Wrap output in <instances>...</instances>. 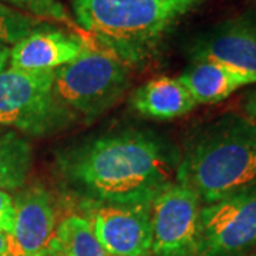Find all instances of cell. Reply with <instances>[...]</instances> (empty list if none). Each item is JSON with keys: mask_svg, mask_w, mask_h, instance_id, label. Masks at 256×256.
Segmentation results:
<instances>
[{"mask_svg": "<svg viewBox=\"0 0 256 256\" xmlns=\"http://www.w3.org/2000/svg\"><path fill=\"white\" fill-rule=\"evenodd\" d=\"M181 151L152 130L122 128L57 152L56 172L82 201L151 205L176 182Z\"/></svg>", "mask_w": 256, "mask_h": 256, "instance_id": "1", "label": "cell"}, {"mask_svg": "<svg viewBox=\"0 0 256 256\" xmlns=\"http://www.w3.org/2000/svg\"><path fill=\"white\" fill-rule=\"evenodd\" d=\"M205 0H72L74 22L101 50L136 67L152 60L181 20Z\"/></svg>", "mask_w": 256, "mask_h": 256, "instance_id": "2", "label": "cell"}, {"mask_svg": "<svg viewBox=\"0 0 256 256\" xmlns=\"http://www.w3.org/2000/svg\"><path fill=\"white\" fill-rule=\"evenodd\" d=\"M176 182L202 205L256 184V120L225 114L198 130L181 152Z\"/></svg>", "mask_w": 256, "mask_h": 256, "instance_id": "3", "label": "cell"}, {"mask_svg": "<svg viewBox=\"0 0 256 256\" xmlns=\"http://www.w3.org/2000/svg\"><path fill=\"white\" fill-rule=\"evenodd\" d=\"M77 117L54 92V72L4 68L0 73V126L32 137L72 127Z\"/></svg>", "mask_w": 256, "mask_h": 256, "instance_id": "4", "label": "cell"}, {"mask_svg": "<svg viewBox=\"0 0 256 256\" xmlns=\"http://www.w3.org/2000/svg\"><path fill=\"white\" fill-rule=\"evenodd\" d=\"M130 87V67L98 47H88L54 70V92L76 117L96 118L110 110Z\"/></svg>", "mask_w": 256, "mask_h": 256, "instance_id": "5", "label": "cell"}, {"mask_svg": "<svg viewBox=\"0 0 256 256\" xmlns=\"http://www.w3.org/2000/svg\"><path fill=\"white\" fill-rule=\"evenodd\" d=\"M256 250V184L202 205L198 256H240Z\"/></svg>", "mask_w": 256, "mask_h": 256, "instance_id": "6", "label": "cell"}, {"mask_svg": "<svg viewBox=\"0 0 256 256\" xmlns=\"http://www.w3.org/2000/svg\"><path fill=\"white\" fill-rule=\"evenodd\" d=\"M202 202L188 186L175 182L151 204L152 256H198Z\"/></svg>", "mask_w": 256, "mask_h": 256, "instance_id": "7", "label": "cell"}, {"mask_svg": "<svg viewBox=\"0 0 256 256\" xmlns=\"http://www.w3.org/2000/svg\"><path fill=\"white\" fill-rule=\"evenodd\" d=\"M80 208L110 256L151 255V205L80 201Z\"/></svg>", "mask_w": 256, "mask_h": 256, "instance_id": "8", "label": "cell"}, {"mask_svg": "<svg viewBox=\"0 0 256 256\" xmlns=\"http://www.w3.org/2000/svg\"><path fill=\"white\" fill-rule=\"evenodd\" d=\"M14 202V224L8 235L9 256H46L54 234L56 202L42 184L18 190Z\"/></svg>", "mask_w": 256, "mask_h": 256, "instance_id": "9", "label": "cell"}, {"mask_svg": "<svg viewBox=\"0 0 256 256\" xmlns=\"http://www.w3.org/2000/svg\"><path fill=\"white\" fill-rule=\"evenodd\" d=\"M192 63L225 64L256 77V20L240 16L196 36L188 47Z\"/></svg>", "mask_w": 256, "mask_h": 256, "instance_id": "10", "label": "cell"}, {"mask_svg": "<svg viewBox=\"0 0 256 256\" xmlns=\"http://www.w3.org/2000/svg\"><path fill=\"white\" fill-rule=\"evenodd\" d=\"M87 40L72 30L44 23L10 48V68L54 72L72 63L88 48Z\"/></svg>", "mask_w": 256, "mask_h": 256, "instance_id": "11", "label": "cell"}, {"mask_svg": "<svg viewBox=\"0 0 256 256\" xmlns=\"http://www.w3.org/2000/svg\"><path fill=\"white\" fill-rule=\"evenodd\" d=\"M130 106L144 118L170 121L191 112L196 102L178 77L161 76L134 90Z\"/></svg>", "mask_w": 256, "mask_h": 256, "instance_id": "12", "label": "cell"}, {"mask_svg": "<svg viewBox=\"0 0 256 256\" xmlns=\"http://www.w3.org/2000/svg\"><path fill=\"white\" fill-rule=\"evenodd\" d=\"M178 80L186 87L196 106L220 102L240 88L256 84L255 76L214 62L192 63Z\"/></svg>", "mask_w": 256, "mask_h": 256, "instance_id": "13", "label": "cell"}, {"mask_svg": "<svg viewBox=\"0 0 256 256\" xmlns=\"http://www.w3.org/2000/svg\"><path fill=\"white\" fill-rule=\"evenodd\" d=\"M46 256H110L82 215L64 218L50 239Z\"/></svg>", "mask_w": 256, "mask_h": 256, "instance_id": "14", "label": "cell"}, {"mask_svg": "<svg viewBox=\"0 0 256 256\" xmlns=\"http://www.w3.org/2000/svg\"><path fill=\"white\" fill-rule=\"evenodd\" d=\"M32 162V146L20 132L6 130L0 134V190H22L28 181Z\"/></svg>", "mask_w": 256, "mask_h": 256, "instance_id": "15", "label": "cell"}, {"mask_svg": "<svg viewBox=\"0 0 256 256\" xmlns=\"http://www.w3.org/2000/svg\"><path fill=\"white\" fill-rule=\"evenodd\" d=\"M46 22L0 2V46H14Z\"/></svg>", "mask_w": 256, "mask_h": 256, "instance_id": "16", "label": "cell"}, {"mask_svg": "<svg viewBox=\"0 0 256 256\" xmlns=\"http://www.w3.org/2000/svg\"><path fill=\"white\" fill-rule=\"evenodd\" d=\"M2 3L10 8L24 12L43 22H53V23H63L67 28L78 30L77 23L70 16V13L64 8V4L58 0H0Z\"/></svg>", "mask_w": 256, "mask_h": 256, "instance_id": "17", "label": "cell"}, {"mask_svg": "<svg viewBox=\"0 0 256 256\" xmlns=\"http://www.w3.org/2000/svg\"><path fill=\"white\" fill-rule=\"evenodd\" d=\"M14 224V202L8 191L0 190V232L6 236L13 229Z\"/></svg>", "mask_w": 256, "mask_h": 256, "instance_id": "18", "label": "cell"}, {"mask_svg": "<svg viewBox=\"0 0 256 256\" xmlns=\"http://www.w3.org/2000/svg\"><path fill=\"white\" fill-rule=\"evenodd\" d=\"M244 110H245L246 117L256 120V90L248 94L246 100L244 102Z\"/></svg>", "mask_w": 256, "mask_h": 256, "instance_id": "19", "label": "cell"}, {"mask_svg": "<svg viewBox=\"0 0 256 256\" xmlns=\"http://www.w3.org/2000/svg\"><path fill=\"white\" fill-rule=\"evenodd\" d=\"M10 57V47L0 46V73L6 68V66L9 64Z\"/></svg>", "mask_w": 256, "mask_h": 256, "instance_id": "20", "label": "cell"}, {"mask_svg": "<svg viewBox=\"0 0 256 256\" xmlns=\"http://www.w3.org/2000/svg\"><path fill=\"white\" fill-rule=\"evenodd\" d=\"M0 256H9V246H8V236L0 232Z\"/></svg>", "mask_w": 256, "mask_h": 256, "instance_id": "21", "label": "cell"}, {"mask_svg": "<svg viewBox=\"0 0 256 256\" xmlns=\"http://www.w3.org/2000/svg\"><path fill=\"white\" fill-rule=\"evenodd\" d=\"M240 256H256V250H254V252H249V254H246V255H240Z\"/></svg>", "mask_w": 256, "mask_h": 256, "instance_id": "22", "label": "cell"}, {"mask_svg": "<svg viewBox=\"0 0 256 256\" xmlns=\"http://www.w3.org/2000/svg\"><path fill=\"white\" fill-rule=\"evenodd\" d=\"M4 131H6V128H4V127H2V126H0V134H3V132H4Z\"/></svg>", "mask_w": 256, "mask_h": 256, "instance_id": "23", "label": "cell"}, {"mask_svg": "<svg viewBox=\"0 0 256 256\" xmlns=\"http://www.w3.org/2000/svg\"><path fill=\"white\" fill-rule=\"evenodd\" d=\"M141 256H152V255H141Z\"/></svg>", "mask_w": 256, "mask_h": 256, "instance_id": "24", "label": "cell"}]
</instances>
